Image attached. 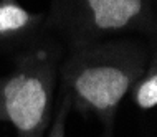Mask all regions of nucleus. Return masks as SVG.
<instances>
[{
    "label": "nucleus",
    "instance_id": "obj_1",
    "mask_svg": "<svg viewBox=\"0 0 157 137\" xmlns=\"http://www.w3.org/2000/svg\"><path fill=\"white\" fill-rule=\"evenodd\" d=\"M149 59L147 48L131 40L71 46L60 71L63 94L78 112L99 119L106 137H113L117 108Z\"/></svg>",
    "mask_w": 157,
    "mask_h": 137
},
{
    "label": "nucleus",
    "instance_id": "obj_2",
    "mask_svg": "<svg viewBox=\"0 0 157 137\" xmlns=\"http://www.w3.org/2000/svg\"><path fill=\"white\" fill-rule=\"evenodd\" d=\"M56 76V55L50 48H35L0 78V121L10 124L17 137H46Z\"/></svg>",
    "mask_w": 157,
    "mask_h": 137
},
{
    "label": "nucleus",
    "instance_id": "obj_3",
    "mask_svg": "<svg viewBox=\"0 0 157 137\" xmlns=\"http://www.w3.org/2000/svg\"><path fill=\"white\" fill-rule=\"evenodd\" d=\"M50 25L71 46L121 33H155L154 0H53Z\"/></svg>",
    "mask_w": 157,
    "mask_h": 137
},
{
    "label": "nucleus",
    "instance_id": "obj_4",
    "mask_svg": "<svg viewBox=\"0 0 157 137\" xmlns=\"http://www.w3.org/2000/svg\"><path fill=\"white\" fill-rule=\"evenodd\" d=\"M43 20V15L27 10L18 0H0V43L28 36Z\"/></svg>",
    "mask_w": 157,
    "mask_h": 137
},
{
    "label": "nucleus",
    "instance_id": "obj_5",
    "mask_svg": "<svg viewBox=\"0 0 157 137\" xmlns=\"http://www.w3.org/2000/svg\"><path fill=\"white\" fill-rule=\"evenodd\" d=\"M131 101L141 111H152L157 106V59L155 53L147 63L146 70L132 83L129 93Z\"/></svg>",
    "mask_w": 157,
    "mask_h": 137
},
{
    "label": "nucleus",
    "instance_id": "obj_6",
    "mask_svg": "<svg viewBox=\"0 0 157 137\" xmlns=\"http://www.w3.org/2000/svg\"><path fill=\"white\" fill-rule=\"evenodd\" d=\"M70 109H71V102L63 94L61 104L58 108L56 114H55V117L52 119L46 137H66V119H68V114H70Z\"/></svg>",
    "mask_w": 157,
    "mask_h": 137
}]
</instances>
